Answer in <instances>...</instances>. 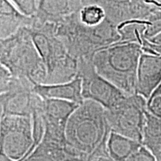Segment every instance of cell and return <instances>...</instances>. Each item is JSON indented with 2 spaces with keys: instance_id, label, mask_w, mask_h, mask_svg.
<instances>
[{
  "instance_id": "4",
  "label": "cell",
  "mask_w": 161,
  "mask_h": 161,
  "mask_svg": "<svg viewBox=\"0 0 161 161\" xmlns=\"http://www.w3.org/2000/svg\"><path fill=\"white\" fill-rule=\"evenodd\" d=\"M137 43L117 42L98 51L92 58L96 72L127 95L136 93V75L142 54Z\"/></svg>"
},
{
  "instance_id": "15",
  "label": "cell",
  "mask_w": 161,
  "mask_h": 161,
  "mask_svg": "<svg viewBox=\"0 0 161 161\" xmlns=\"http://www.w3.org/2000/svg\"><path fill=\"white\" fill-rule=\"evenodd\" d=\"M142 145L138 141L111 131L108 140V152L112 158L123 160L129 158Z\"/></svg>"
},
{
  "instance_id": "22",
  "label": "cell",
  "mask_w": 161,
  "mask_h": 161,
  "mask_svg": "<svg viewBox=\"0 0 161 161\" xmlns=\"http://www.w3.org/2000/svg\"><path fill=\"white\" fill-rule=\"evenodd\" d=\"M159 95H161V82H160V84H159V86H158V87H157V89L154 90V92H153L151 97H154V96H159Z\"/></svg>"
},
{
  "instance_id": "17",
  "label": "cell",
  "mask_w": 161,
  "mask_h": 161,
  "mask_svg": "<svg viewBox=\"0 0 161 161\" xmlns=\"http://www.w3.org/2000/svg\"><path fill=\"white\" fill-rule=\"evenodd\" d=\"M20 11L33 17L37 11V0H10Z\"/></svg>"
},
{
  "instance_id": "2",
  "label": "cell",
  "mask_w": 161,
  "mask_h": 161,
  "mask_svg": "<svg viewBox=\"0 0 161 161\" xmlns=\"http://www.w3.org/2000/svg\"><path fill=\"white\" fill-rule=\"evenodd\" d=\"M110 132L106 109L92 100L84 99L68 120L66 137L72 148L83 154L108 151Z\"/></svg>"
},
{
  "instance_id": "21",
  "label": "cell",
  "mask_w": 161,
  "mask_h": 161,
  "mask_svg": "<svg viewBox=\"0 0 161 161\" xmlns=\"http://www.w3.org/2000/svg\"><path fill=\"white\" fill-rule=\"evenodd\" d=\"M149 41L152 42L154 43H157V44H160L161 45V32L158 33V35H156L154 37H151V38H147Z\"/></svg>"
},
{
  "instance_id": "14",
  "label": "cell",
  "mask_w": 161,
  "mask_h": 161,
  "mask_svg": "<svg viewBox=\"0 0 161 161\" xmlns=\"http://www.w3.org/2000/svg\"><path fill=\"white\" fill-rule=\"evenodd\" d=\"M35 18L21 12L10 0H0V39L14 35L23 27H29Z\"/></svg>"
},
{
  "instance_id": "3",
  "label": "cell",
  "mask_w": 161,
  "mask_h": 161,
  "mask_svg": "<svg viewBox=\"0 0 161 161\" xmlns=\"http://www.w3.org/2000/svg\"><path fill=\"white\" fill-rule=\"evenodd\" d=\"M27 29L45 64L46 77L44 84L65 83L77 77L78 60L71 55L56 35L55 23H39L35 19Z\"/></svg>"
},
{
  "instance_id": "5",
  "label": "cell",
  "mask_w": 161,
  "mask_h": 161,
  "mask_svg": "<svg viewBox=\"0 0 161 161\" xmlns=\"http://www.w3.org/2000/svg\"><path fill=\"white\" fill-rule=\"evenodd\" d=\"M0 64L13 75L27 78L35 84L45 82V64L27 27L0 39Z\"/></svg>"
},
{
  "instance_id": "8",
  "label": "cell",
  "mask_w": 161,
  "mask_h": 161,
  "mask_svg": "<svg viewBox=\"0 0 161 161\" xmlns=\"http://www.w3.org/2000/svg\"><path fill=\"white\" fill-rule=\"evenodd\" d=\"M78 75L81 79L84 99L94 101L106 110L118 105L128 96L96 72L92 60H78Z\"/></svg>"
},
{
  "instance_id": "10",
  "label": "cell",
  "mask_w": 161,
  "mask_h": 161,
  "mask_svg": "<svg viewBox=\"0 0 161 161\" xmlns=\"http://www.w3.org/2000/svg\"><path fill=\"white\" fill-rule=\"evenodd\" d=\"M104 10L106 18L119 26L126 22L146 20L154 9L146 0H95Z\"/></svg>"
},
{
  "instance_id": "13",
  "label": "cell",
  "mask_w": 161,
  "mask_h": 161,
  "mask_svg": "<svg viewBox=\"0 0 161 161\" xmlns=\"http://www.w3.org/2000/svg\"><path fill=\"white\" fill-rule=\"evenodd\" d=\"M34 92L43 98H55L69 101L78 104L84 102L81 79L79 76L70 81L55 84H35Z\"/></svg>"
},
{
  "instance_id": "19",
  "label": "cell",
  "mask_w": 161,
  "mask_h": 161,
  "mask_svg": "<svg viewBox=\"0 0 161 161\" xmlns=\"http://www.w3.org/2000/svg\"><path fill=\"white\" fill-rule=\"evenodd\" d=\"M142 49L145 53L154 54V55L161 56V45L154 43L144 37L142 43Z\"/></svg>"
},
{
  "instance_id": "18",
  "label": "cell",
  "mask_w": 161,
  "mask_h": 161,
  "mask_svg": "<svg viewBox=\"0 0 161 161\" xmlns=\"http://www.w3.org/2000/svg\"><path fill=\"white\" fill-rule=\"evenodd\" d=\"M147 110L153 116L161 119V95L151 97L148 100Z\"/></svg>"
},
{
  "instance_id": "9",
  "label": "cell",
  "mask_w": 161,
  "mask_h": 161,
  "mask_svg": "<svg viewBox=\"0 0 161 161\" xmlns=\"http://www.w3.org/2000/svg\"><path fill=\"white\" fill-rule=\"evenodd\" d=\"M42 98L40 110L45 125L43 138L66 142V125L70 116L79 104L66 100Z\"/></svg>"
},
{
  "instance_id": "6",
  "label": "cell",
  "mask_w": 161,
  "mask_h": 161,
  "mask_svg": "<svg viewBox=\"0 0 161 161\" xmlns=\"http://www.w3.org/2000/svg\"><path fill=\"white\" fill-rule=\"evenodd\" d=\"M147 102L143 96L135 93L127 96L112 109L106 110L110 130L142 143L148 112Z\"/></svg>"
},
{
  "instance_id": "7",
  "label": "cell",
  "mask_w": 161,
  "mask_h": 161,
  "mask_svg": "<svg viewBox=\"0 0 161 161\" xmlns=\"http://www.w3.org/2000/svg\"><path fill=\"white\" fill-rule=\"evenodd\" d=\"M0 139L2 154L14 160L29 155L37 147L31 116H1Z\"/></svg>"
},
{
  "instance_id": "20",
  "label": "cell",
  "mask_w": 161,
  "mask_h": 161,
  "mask_svg": "<svg viewBox=\"0 0 161 161\" xmlns=\"http://www.w3.org/2000/svg\"><path fill=\"white\" fill-rule=\"evenodd\" d=\"M154 10H161V0H146Z\"/></svg>"
},
{
  "instance_id": "16",
  "label": "cell",
  "mask_w": 161,
  "mask_h": 161,
  "mask_svg": "<svg viewBox=\"0 0 161 161\" xmlns=\"http://www.w3.org/2000/svg\"><path fill=\"white\" fill-rule=\"evenodd\" d=\"M79 15L80 21L87 25H98L106 18L104 10L96 3L84 5L80 11Z\"/></svg>"
},
{
  "instance_id": "12",
  "label": "cell",
  "mask_w": 161,
  "mask_h": 161,
  "mask_svg": "<svg viewBox=\"0 0 161 161\" xmlns=\"http://www.w3.org/2000/svg\"><path fill=\"white\" fill-rule=\"evenodd\" d=\"M84 5L80 0H37L34 16L39 23H58L72 14L80 12Z\"/></svg>"
},
{
  "instance_id": "11",
  "label": "cell",
  "mask_w": 161,
  "mask_h": 161,
  "mask_svg": "<svg viewBox=\"0 0 161 161\" xmlns=\"http://www.w3.org/2000/svg\"><path fill=\"white\" fill-rule=\"evenodd\" d=\"M161 82V56L145 53L140 56L136 92L148 101Z\"/></svg>"
},
{
  "instance_id": "23",
  "label": "cell",
  "mask_w": 161,
  "mask_h": 161,
  "mask_svg": "<svg viewBox=\"0 0 161 161\" xmlns=\"http://www.w3.org/2000/svg\"><path fill=\"white\" fill-rule=\"evenodd\" d=\"M82 2V4H83L84 6L89 5V4H92L95 0H80Z\"/></svg>"
},
{
  "instance_id": "1",
  "label": "cell",
  "mask_w": 161,
  "mask_h": 161,
  "mask_svg": "<svg viewBox=\"0 0 161 161\" xmlns=\"http://www.w3.org/2000/svg\"><path fill=\"white\" fill-rule=\"evenodd\" d=\"M56 35L78 60H92L95 54L121 39L118 26L107 18L96 25L80 21L79 12L56 23Z\"/></svg>"
}]
</instances>
